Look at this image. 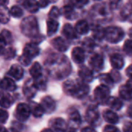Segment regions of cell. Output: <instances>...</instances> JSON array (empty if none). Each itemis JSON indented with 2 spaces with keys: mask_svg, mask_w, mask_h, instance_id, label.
<instances>
[{
  "mask_svg": "<svg viewBox=\"0 0 132 132\" xmlns=\"http://www.w3.org/2000/svg\"><path fill=\"white\" fill-rule=\"evenodd\" d=\"M46 66L48 69V72H50L53 77L57 79L66 77L71 71L70 62L64 56L54 55L50 57V60L48 59Z\"/></svg>",
  "mask_w": 132,
  "mask_h": 132,
  "instance_id": "obj_1",
  "label": "cell"
},
{
  "mask_svg": "<svg viewBox=\"0 0 132 132\" xmlns=\"http://www.w3.org/2000/svg\"><path fill=\"white\" fill-rule=\"evenodd\" d=\"M63 89L68 95L77 99L85 97L90 91V87L87 83L73 80L66 81L63 84Z\"/></svg>",
  "mask_w": 132,
  "mask_h": 132,
  "instance_id": "obj_2",
  "label": "cell"
},
{
  "mask_svg": "<svg viewBox=\"0 0 132 132\" xmlns=\"http://www.w3.org/2000/svg\"><path fill=\"white\" fill-rule=\"evenodd\" d=\"M20 28L22 32L28 37H36L39 32L38 22L33 15L24 18L21 22Z\"/></svg>",
  "mask_w": 132,
  "mask_h": 132,
  "instance_id": "obj_3",
  "label": "cell"
},
{
  "mask_svg": "<svg viewBox=\"0 0 132 132\" xmlns=\"http://www.w3.org/2000/svg\"><path fill=\"white\" fill-rule=\"evenodd\" d=\"M125 37L124 30L118 26H109L104 29V38L111 43H118Z\"/></svg>",
  "mask_w": 132,
  "mask_h": 132,
  "instance_id": "obj_4",
  "label": "cell"
},
{
  "mask_svg": "<svg viewBox=\"0 0 132 132\" xmlns=\"http://www.w3.org/2000/svg\"><path fill=\"white\" fill-rule=\"evenodd\" d=\"M92 15L97 20H108L111 15V10L106 4H97L92 8Z\"/></svg>",
  "mask_w": 132,
  "mask_h": 132,
  "instance_id": "obj_5",
  "label": "cell"
},
{
  "mask_svg": "<svg viewBox=\"0 0 132 132\" xmlns=\"http://www.w3.org/2000/svg\"><path fill=\"white\" fill-rule=\"evenodd\" d=\"M110 94V88L103 84L97 86L94 91V95L96 101L101 104H104L107 103L108 98L111 97Z\"/></svg>",
  "mask_w": 132,
  "mask_h": 132,
  "instance_id": "obj_6",
  "label": "cell"
},
{
  "mask_svg": "<svg viewBox=\"0 0 132 132\" xmlns=\"http://www.w3.org/2000/svg\"><path fill=\"white\" fill-rule=\"evenodd\" d=\"M30 114H31V111H30L29 105L21 103L18 104V106L16 107L15 116L19 121H26L29 118Z\"/></svg>",
  "mask_w": 132,
  "mask_h": 132,
  "instance_id": "obj_7",
  "label": "cell"
},
{
  "mask_svg": "<svg viewBox=\"0 0 132 132\" xmlns=\"http://www.w3.org/2000/svg\"><path fill=\"white\" fill-rule=\"evenodd\" d=\"M85 118L87 121L93 127V126H97L100 123V114L97 108L94 107H90L87 109L86 114H85Z\"/></svg>",
  "mask_w": 132,
  "mask_h": 132,
  "instance_id": "obj_8",
  "label": "cell"
},
{
  "mask_svg": "<svg viewBox=\"0 0 132 132\" xmlns=\"http://www.w3.org/2000/svg\"><path fill=\"white\" fill-rule=\"evenodd\" d=\"M119 94L121 99L127 101H132V80H128L126 84L120 87Z\"/></svg>",
  "mask_w": 132,
  "mask_h": 132,
  "instance_id": "obj_9",
  "label": "cell"
},
{
  "mask_svg": "<svg viewBox=\"0 0 132 132\" xmlns=\"http://www.w3.org/2000/svg\"><path fill=\"white\" fill-rule=\"evenodd\" d=\"M82 122L81 116L77 111H73L69 114V126L71 130H77Z\"/></svg>",
  "mask_w": 132,
  "mask_h": 132,
  "instance_id": "obj_10",
  "label": "cell"
},
{
  "mask_svg": "<svg viewBox=\"0 0 132 132\" xmlns=\"http://www.w3.org/2000/svg\"><path fill=\"white\" fill-rule=\"evenodd\" d=\"M44 110V112L46 114H51L56 110V101L51 97H45L42 99L40 104Z\"/></svg>",
  "mask_w": 132,
  "mask_h": 132,
  "instance_id": "obj_11",
  "label": "cell"
},
{
  "mask_svg": "<svg viewBox=\"0 0 132 132\" xmlns=\"http://www.w3.org/2000/svg\"><path fill=\"white\" fill-rule=\"evenodd\" d=\"M39 53V49L37 46V44L34 43H31L26 45L23 50L22 55L32 60V58L38 56Z\"/></svg>",
  "mask_w": 132,
  "mask_h": 132,
  "instance_id": "obj_12",
  "label": "cell"
},
{
  "mask_svg": "<svg viewBox=\"0 0 132 132\" xmlns=\"http://www.w3.org/2000/svg\"><path fill=\"white\" fill-rule=\"evenodd\" d=\"M104 58L99 53L94 54L90 60V65L95 71H100L104 67Z\"/></svg>",
  "mask_w": 132,
  "mask_h": 132,
  "instance_id": "obj_13",
  "label": "cell"
},
{
  "mask_svg": "<svg viewBox=\"0 0 132 132\" xmlns=\"http://www.w3.org/2000/svg\"><path fill=\"white\" fill-rule=\"evenodd\" d=\"M79 77L82 81L84 83H90L94 80V73L93 72L87 67L83 66L82 67L80 68L79 72H78Z\"/></svg>",
  "mask_w": 132,
  "mask_h": 132,
  "instance_id": "obj_14",
  "label": "cell"
},
{
  "mask_svg": "<svg viewBox=\"0 0 132 132\" xmlns=\"http://www.w3.org/2000/svg\"><path fill=\"white\" fill-rule=\"evenodd\" d=\"M50 127L53 128V131H64L67 130L68 125L67 122L60 118H54L50 122Z\"/></svg>",
  "mask_w": 132,
  "mask_h": 132,
  "instance_id": "obj_15",
  "label": "cell"
},
{
  "mask_svg": "<svg viewBox=\"0 0 132 132\" xmlns=\"http://www.w3.org/2000/svg\"><path fill=\"white\" fill-rule=\"evenodd\" d=\"M71 56L73 60L78 64H81L84 63L85 60V53L83 48L81 47H74L71 53Z\"/></svg>",
  "mask_w": 132,
  "mask_h": 132,
  "instance_id": "obj_16",
  "label": "cell"
},
{
  "mask_svg": "<svg viewBox=\"0 0 132 132\" xmlns=\"http://www.w3.org/2000/svg\"><path fill=\"white\" fill-rule=\"evenodd\" d=\"M52 45L56 50H58L59 52H62V53L66 52L69 48L67 41L62 37H56L53 39L52 41Z\"/></svg>",
  "mask_w": 132,
  "mask_h": 132,
  "instance_id": "obj_17",
  "label": "cell"
},
{
  "mask_svg": "<svg viewBox=\"0 0 132 132\" xmlns=\"http://www.w3.org/2000/svg\"><path fill=\"white\" fill-rule=\"evenodd\" d=\"M110 62L112 67L115 70H121L125 65V60L123 56L119 53H114L110 57Z\"/></svg>",
  "mask_w": 132,
  "mask_h": 132,
  "instance_id": "obj_18",
  "label": "cell"
},
{
  "mask_svg": "<svg viewBox=\"0 0 132 132\" xmlns=\"http://www.w3.org/2000/svg\"><path fill=\"white\" fill-rule=\"evenodd\" d=\"M8 73H9V75L10 77H12L15 80H19L22 79V77H23L24 70H23L22 67L20 65H19V64H14V65H12L10 67Z\"/></svg>",
  "mask_w": 132,
  "mask_h": 132,
  "instance_id": "obj_19",
  "label": "cell"
},
{
  "mask_svg": "<svg viewBox=\"0 0 132 132\" xmlns=\"http://www.w3.org/2000/svg\"><path fill=\"white\" fill-rule=\"evenodd\" d=\"M13 104L12 97L5 90L0 91V106L3 108H9Z\"/></svg>",
  "mask_w": 132,
  "mask_h": 132,
  "instance_id": "obj_20",
  "label": "cell"
},
{
  "mask_svg": "<svg viewBox=\"0 0 132 132\" xmlns=\"http://www.w3.org/2000/svg\"><path fill=\"white\" fill-rule=\"evenodd\" d=\"M103 118L105 121L111 125H116L119 122V117L113 110L104 111L103 114Z\"/></svg>",
  "mask_w": 132,
  "mask_h": 132,
  "instance_id": "obj_21",
  "label": "cell"
},
{
  "mask_svg": "<svg viewBox=\"0 0 132 132\" xmlns=\"http://www.w3.org/2000/svg\"><path fill=\"white\" fill-rule=\"evenodd\" d=\"M0 87L5 91H12L16 88L15 81L10 77H5L0 82Z\"/></svg>",
  "mask_w": 132,
  "mask_h": 132,
  "instance_id": "obj_22",
  "label": "cell"
},
{
  "mask_svg": "<svg viewBox=\"0 0 132 132\" xmlns=\"http://www.w3.org/2000/svg\"><path fill=\"white\" fill-rule=\"evenodd\" d=\"M121 18L124 21H128L132 23V4L128 3L121 11Z\"/></svg>",
  "mask_w": 132,
  "mask_h": 132,
  "instance_id": "obj_23",
  "label": "cell"
},
{
  "mask_svg": "<svg viewBox=\"0 0 132 132\" xmlns=\"http://www.w3.org/2000/svg\"><path fill=\"white\" fill-rule=\"evenodd\" d=\"M62 32H63V35L66 37V39H70V40L74 39L77 37V32L75 30V28H73L69 23L65 24L63 26Z\"/></svg>",
  "mask_w": 132,
  "mask_h": 132,
  "instance_id": "obj_24",
  "label": "cell"
},
{
  "mask_svg": "<svg viewBox=\"0 0 132 132\" xmlns=\"http://www.w3.org/2000/svg\"><path fill=\"white\" fill-rule=\"evenodd\" d=\"M109 108H111L113 111H119L123 107L122 101L116 97H110L106 103Z\"/></svg>",
  "mask_w": 132,
  "mask_h": 132,
  "instance_id": "obj_25",
  "label": "cell"
},
{
  "mask_svg": "<svg viewBox=\"0 0 132 132\" xmlns=\"http://www.w3.org/2000/svg\"><path fill=\"white\" fill-rule=\"evenodd\" d=\"M75 30L80 35H85L90 30V26L85 20H80L75 25Z\"/></svg>",
  "mask_w": 132,
  "mask_h": 132,
  "instance_id": "obj_26",
  "label": "cell"
},
{
  "mask_svg": "<svg viewBox=\"0 0 132 132\" xmlns=\"http://www.w3.org/2000/svg\"><path fill=\"white\" fill-rule=\"evenodd\" d=\"M36 90L37 88L34 85L33 80H28L23 87V93L28 97H32L35 95Z\"/></svg>",
  "mask_w": 132,
  "mask_h": 132,
  "instance_id": "obj_27",
  "label": "cell"
},
{
  "mask_svg": "<svg viewBox=\"0 0 132 132\" xmlns=\"http://www.w3.org/2000/svg\"><path fill=\"white\" fill-rule=\"evenodd\" d=\"M46 25H47V34L49 36H53L57 32L59 28V22L56 21V19L49 18Z\"/></svg>",
  "mask_w": 132,
  "mask_h": 132,
  "instance_id": "obj_28",
  "label": "cell"
},
{
  "mask_svg": "<svg viewBox=\"0 0 132 132\" xmlns=\"http://www.w3.org/2000/svg\"><path fill=\"white\" fill-rule=\"evenodd\" d=\"M29 108H30V111H31V114H32V115L36 118H40L43 115L44 110L42 107V105L40 104H36L35 102H31L29 104Z\"/></svg>",
  "mask_w": 132,
  "mask_h": 132,
  "instance_id": "obj_29",
  "label": "cell"
},
{
  "mask_svg": "<svg viewBox=\"0 0 132 132\" xmlns=\"http://www.w3.org/2000/svg\"><path fill=\"white\" fill-rule=\"evenodd\" d=\"M23 5L27 11L32 13L36 12L39 8V2L36 0H25Z\"/></svg>",
  "mask_w": 132,
  "mask_h": 132,
  "instance_id": "obj_30",
  "label": "cell"
},
{
  "mask_svg": "<svg viewBox=\"0 0 132 132\" xmlns=\"http://www.w3.org/2000/svg\"><path fill=\"white\" fill-rule=\"evenodd\" d=\"M62 12L63 15L68 19H74L77 17V12L74 10V7L71 4L66 5L62 9Z\"/></svg>",
  "mask_w": 132,
  "mask_h": 132,
  "instance_id": "obj_31",
  "label": "cell"
},
{
  "mask_svg": "<svg viewBox=\"0 0 132 132\" xmlns=\"http://www.w3.org/2000/svg\"><path fill=\"white\" fill-rule=\"evenodd\" d=\"M99 80L101 81V84L108 87L110 89L114 87V84L115 83L110 73H103L100 75Z\"/></svg>",
  "mask_w": 132,
  "mask_h": 132,
  "instance_id": "obj_32",
  "label": "cell"
},
{
  "mask_svg": "<svg viewBox=\"0 0 132 132\" xmlns=\"http://www.w3.org/2000/svg\"><path fill=\"white\" fill-rule=\"evenodd\" d=\"M10 11L6 8L5 5H0V22L5 24L9 21L10 19Z\"/></svg>",
  "mask_w": 132,
  "mask_h": 132,
  "instance_id": "obj_33",
  "label": "cell"
},
{
  "mask_svg": "<svg viewBox=\"0 0 132 132\" xmlns=\"http://www.w3.org/2000/svg\"><path fill=\"white\" fill-rule=\"evenodd\" d=\"M12 42V35L11 32L8 30H2L0 32V45L5 46V45L9 44Z\"/></svg>",
  "mask_w": 132,
  "mask_h": 132,
  "instance_id": "obj_34",
  "label": "cell"
},
{
  "mask_svg": "<svg viewBox=\"0 0 132 132\" xmlns=\"http://www.w3.org/2000/svg\"><path fill=\"white\" fill-rule=\"evenodd\" d=\"M29 73H30V74H31V76L32 77L33 79L43 75V70H42L41 65L37 62L34 63L32 65L31 68H30Z\"/></svg>",
  "mask_w": 132,
  "mask_h": 132,
  "instance_id": "obj_35",
  "label": "cell"
},
{
  "mask_svg": "<svg viewBox=\"0 0 132 132\" xmlns=\"http://www.w3.org/2000/svg\"><path fill=\"white\" fill-rule=\"evenodd\" d=\"M33 83L37 90H45L46 87V79L43 75H41L36 78L33 79Z\"/></svg>",
  "mask_w": 132,
  "mask_h": 132,
  "instance_id": "obj_36",
  "label": "cell"
},
{
  "mask_svg": "<svg viewBox=\"0 0 132 132\" xmlns=\"http://www.w3.org/2000/svg\"><path fill=\"white\" fill-rule=\"evenodd\" d=\"M10 15L12 17H15V18H19L21 16H22V14H23V11L22 9L18 6V5H14L12 6L10 9Z\"/></svg>",
  "mask_w": 132,
  "mask_h": 132,
  "instance_id": "obj_37",
  "label": "cell"
},
{
  "mask_svg": "<svg viewBox=\"0 0 132 132\" xmlns=\"http://www.w3.org/2000/svg\"><path fill=\"white\" fill-rule=\"evenodd\" d=\"M93 35L96 39H101L104 38V29L101 28V26H97L93 29Z\"/></svg>",
  "mask_w": 132,
  "mask_h": 132,
  "instance_id": "obj_38",
  "label": "cell"
},
{
  "mask_svg": "<svg viewBox=\"0 0 132 132\" xmlns=\"http://www.w3.org/2000/svg\"><path fill=\"white\" fill-rule=\"evenodd\" d=\"M124 52L128 55V56H132V39H128L125 42L124 46H123Z\"/></svg>",
  "mask_w": 132,
  "mask_h": 132,
  "instance_id": "obj_39",
  "label": "cell"
},
{
  "mask_svg": "<svg viewBox=\"0 0 132 132\" xmlns=\"http://www.w3.org/2000/svg\"><path fill=\"white\" fill-rule=\"evenodd\" d=\"M89 0H70V4L74 7L77 9H80L84 7L86 5H87Z\"/></svg>",
  "mask_w": 132,
  "mask_h": 132,
  "instance_id": "obj_40",
  "label": "cell"
},
{
  "mask_svg": "<svg viewBox=\"0 0 132 132\" xmlns=\"http://www.w3.org/2000/svg\"><path fill=\"white\" fill-rule=\"evenodd\" d=\"M2 55H4L5 59H12L15 55V50L12 47L8 48L6 50H4Z\"/></svg>",
  "mask_w": 132,
  "mask_h": 132,
  "instance_id": "obj_41",
  "label": "cell"
},
{
  "mask_svg": "<svg viewBox=\"0 0 132 132\" xmlns=\"http://www.w3.org/2000/svg\"><path fill=\"white\" fill-rule=\"evenodd\" d=\"M60 15V11L56 6L53 7L49 13V17L51 19H56L57 18H59Z\"/></svg>",
  "mask_w": 132,
  "mask_h": 132,
  "instance_id": "obj_42",
  "label": "cell"
},
{
  "mask_svg": "<svg viewBox=\"0 0 132 132\" xmlns=\"http://www.w3.org/2000/svg\"><path fill=\"white\" fill-rule=\"evenodd\" d=\"M82 45H83L84 48L86 50H92L94 46V43L93 40L89 38L85 39V40L84 41Z\"/></svg>",
  "mask_w": 132,
  "mask_h": 132,
  "instance_id": "obj_43",
  "label": "cell"
},
{
  "mask_svg": "<svg viewBox=\"0 0 132 132\" xmlns=\"http://www.w3.org/2000/svg\"><path fill=\"white\" fill-rule=\"evenodd\" d=\"M9 118L8 112L4 109H0V124H4Z\"/></svg>",
  "mask_w": 132,
  "mask_h": 132,
  "instance_id": "obj_44",
  "label": "cell"
},
{
  "mask_svg": "<svg viewBox=\"0 0 132 132\" xmlns=\"http://www.w3.org/2000/svg\"><path fill=\"white\" fill-rule=\"evenodd\" d=\"M111 76L112 77L113 80L114 82H118L121 80V74L118 72V70H112L111 73H110Z\"/></svg>",
  "mask_w": 132,
  "mask_h": 132,
  "instance_id": "obj_45",
  "label": "cell"
},
{
  "mask_svg": "<svg viewBox=\"0 0 132 132\" xmlns=\"http://www.w3.org/2000/svg\"><path fill=\"white\" fill-rule=\"evenodd\" d=\"M104 131L105 132H118L119 131V129L118 128H116L115 126H114L113 125L110 124L108 125H107L104 128Z\"/></svg>",
  "mask_w": 132,
  "mask_h": 132,
  "instance_id": "obj_46",
  "label": "cell"
},
{
  "mask_svg": "<svg viewBox=\"0 0 132 132\" xmlns=\"http://www.w3.org/2000/svg\"><path fill=\"white\" fill-rule=\"evenodd\" d=\"M31 60H32L31 59H29V58L25 56L24 55H22V56H20V59H19L20 63H21L22 65H24V66H28V65L30 63Z\"/></svg>",
  "mask_w": 132,
  "mask_h": 132,
  "instance_id": "obj_47",
  "label": "cell"
},
{
  "mask_svg": "<svg viewBox=\"0 0 132 132\" xmlns=\"http://www.w3.org/2000/svg\"><path fill=\"white\" fill-rule=\"evenodd\" d=\"M123 131L125 132H132V122L128 121L125 123L123 126Z\"/></svg>",
  "mask_w": 132,
  "mask_h": 132,
  "instance_id": "obj_48",
  "label": "cell"
},
{
  "mask_svg": "<svg viewBox=\"0 0 132 132\" xmlns=\"http://www.w3.org/2000/svg\"><path fill=\"white\" fill-rule=\"evenodd\" d=\"M121 1V0H109L110 6H111V8L116 9V8L119 5Z\"/></svg>",
  "mask_w": 132,
  "mask_h": 132,
  "instance_id": "obj_49",
  "label": "cell"
},
{
  "mask_svg": "<svg viewBox=\"0 0 132 132\" xmlns=\"http://www.w3.org/2000/svg\"><path fill=\"white\" fill-rule=\"evenodd\" d=\"M38 2H39V7H42V8H45L50 4V2L48 0H39Z\"/></svg>",
  "mask_w": 132,
  "mask_h": 132,
  "instance_id": "obj_50",
  "label": "cell"
},
{
  "mask_svg": "<svg viewBox=\"0 0 132 132\" xmlns=\"http://www.w3.org/2000/svg\"><path fill=\"white\" fill-rule=\"evenodd\" d=\"M126 74L130 80H132V64L128 66V68L126 69Z\"/></svg>",
  "mask_w": 132,
  "mask_h": 132,
  "instance_id": "obj_51",
  "label": "cell"
},
{
  "mask_svg": "<svg viewBox=\"0 0 132 132\" xmlns=\"http://www.w3.org/2000/svg\"><path fill=\"white\" fill-rule=\"evenodd\" d=\"M81 131H85V132H93V131H95V129H94V128H92V126H90V127L84 128Z\"/></svg>",
  "mask_w": 132,
  "mask_h": 132,
  "instance_id": "obj_52",
  "label": "cell"
},
{
  "mask_svg": "<svg viewBox=\"0 0 132 132\" xmlns=\"http://www.w3.org/2000/svg\"><path fill=\"white\" fill-rule=\"evenodd\" d=\"M127 113H128V115L130 118L132 119V105H130L128 108V111H127Z\"/></svg>",
  "mask_w": 132,
  "mask_h": 132,
  "instance_id": "obj_53",
  "label": "cell"
},
{
  "mask_svg": "<svg viewBox=\"0 0 132 132\" xmlns=\"http://www.w3.org/2000/svg\"><path fill=\"white\" fill-rule=\"evenodd\" d=\"M9 0H0V5H6Z\"/></svg>",
  "mask_w": 132,
  "mask_h": 132,
  "instance_id": "obj_54",
  "label": "cell"
},
{
  "mask_svg": "<svg viewBox=\"0 0 132 132\" xmlns=\"http://www.w3.org/2000/svg\"><path fill=\"white\" fill-rule=\"evenodd\" d=\"M4 50H5L4 46H2L0 45V55H2V53L4 52Z\"/></svg>",
  "mask_w": 132,
  "mask_h": 132,
  "instance_id": "obj_55",
  "label": "cell"
},
{
  "mask_svg": "<svg viewBox=\"0 0 132 132\" xmlns=\"http://www.w3.org/2000/svg\"><path fill=\"white\" fill-rule=\"evenodd\" d=\"M128 35H129V36H130V38L132 39V28H131L130 29H129V32H128Z\"/></svg>",
  "mask_w": 132,
  "mask_h": 132,
  "instance_id": "obj_56",
  "label": "cell"
},
{
  "mask_svg": "<svg viewBox=\"0 0 132 132\" xmlns=\"http://www.w3.org/2000/svg\"><path fill=\"white\" fill-rule=\"evenodd\" d=\"M5 131V128H3L2 126H0V131Z\"/></svg>",
  "mask_w": 132,
  "mask_h": 132,
  "instance_id": "obj_57",
  "label": "cell"
},
{
  "mask_svg": "<svg viewBox=\"0 0 132 132\" xmlns=\"http://www.w3.org/2000/svg\"><path fill=\"white\" fill-rule=\"evenodd\" d=\"M49 2H50V3H54V2H56L57 0H48Z\"/></svg>",
  "mask_w": 132,
  "mask_h": 132,
  "instance_id": "obj_58",
  "label": "cell"
},
{
  "mask_svg": "<svg viewBox=\"0 0 132 132\" xmlns=\"http://www.w3.org/2000/svg\"><path fill=\"white\" fill-rule=\"evenodd\" d=\"M94 1H97V2H99V1H101V0H94Z\"/></svg>",
  "mask_w": 132,
  "mask_h": 132,
  "instance_id": "obj_59",
  "label": "cell"
}]
</instances>
